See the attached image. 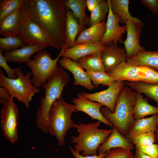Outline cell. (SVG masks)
Instances as JSON below:
<instances>
[{"mask_svg":"<svg viewBox=\"0 0 158 158\" xmlns=\"http://www.w3.org/2000/svg\"><path fill=\"white\" fill-rule=\"evenodd\" d=\"M65 2L66 7L72 11L73 16L78 20L80 33L89 24V18L86 13V0H65Z\"/></svg>","mask_w":158,"mask_h":158,"instance_id":"d4e9b609","label":"cell"},{"mask_svg":"<svg viewBox=\"0 0 158 158\" xmlns=\"http://www.w3.org/2000/svg\"><path fill=\"white\" fill-rule=\"evenodd\" d=\"M140 2L153 14L158 15V0H141Z\"/></svg>","mask_w":158,"mask_h":158,"instance_id":"74e56055","label":"cell"},{"mask_svg":"<svg viewBox=\"0 0 158 158\" xmlns=\"http://www.w3.org/2000/svg\"><path fill=\"white\" fill-rule=\"evenodd\" d=\"M136 101L133 109L135 120L150 115L158 114V108L150 104L142 94L136 92Z\"/></svg>","mask_w":158,"mask_h":158,"instance_id":"484cf974","label":"cell"},{"mask_svg":"<svg viewBox=\"0 0 158 158\" xmlns=\"http://www.w3.org/2000/svg\"><path fill=\"white\" fill-rule=\"evenodd\" d=\"M106 27V22L104 21L85 29L79 34L74 45L100 42L105 32Z\"/></svg>","mask_w":158,"mask_h":158,"instance_id":"44dd1931","label":"cell"},{"mask_svg":"<svg viewBox=\"0 0 158 158\" xmlns=\"http://www.w3.org/2000/svg\"><path fill=\"white\" fill-rule=\"evenodd\" d=\"M136 93L125 84L117 98L114 112H112L105 106L100 109L106 120L116 126L119 132L126 137L135 121L133 109L136 101Z\"/></svg>","mask_w":158,"mask_h":158,"instance_id":"7a4b0ae2","label":"cell"},{"mask_svg":"<svg viewBox=\"0 0 158 158\" xmlns=\"http://www.w3.org/2000/svg\"><path fill=\"white\" fill-rule=\"evenodd\" d=\"M106 153L103 158H133L134 156L131 150L122 147L111 149Z\"/></svg>","mask_w":158,"mask_h":158,"instance_id":"e575fe53","label":"cell"},{"mask_svg":"<svg viewBox=\"0 0 158 158\" xmlns=\"http://www.w3.org/2000/svg\"><path fill=\"white\" fill-rule=\"evenodd\" d=\"M155 142H158V124L154 132Z\"/></svg>","mask_w":158,"mask_h":158,"instance_id":"7bdbcfd3","label":"cell"},{"mask_svg":"<svg viewBox=\"0 0 158 158\" xmlns=\"http://www.w3.org/2000/svg\"><path fill=\"white\" fill-rule=\"evenodd\" d=\"M18 37L27 44L53 47L51 43L41 28L30 18L24 32Z\"/></svg>","mask_w":158,"mask_h":158,"instance_id":"2e32d148","label":"cell"},{"mask_svg":"<svg viewBox=\"0 0 158 158\" xmlns=\"http://www.w3.org/2000/svg\"><path fill=\"white\" fill-rule=\"evenodd\" d=\"M109 6L107 0H102L99 4L91 12L89 25L104 21L109 13Z\"/></svg>","mask_w":158,"mask_h":158,"instance_id":"f546056e","label":"cell"},{"mask_svg":"<svg viewBox=\"0 0 158 158\" xmlns=\"http://www.w3.org/2000/svg\"><path fill=\"white\" fill-rule=\"evenodd\" d=\"M72 102L75 106V111L84 112L93 120H97L106 126L113 128V125L106 120L100 111L101 108L103 106L101 104L87 99L79 93L78 94V97L73 99Z\"/></svg>","mask_w":158,"mask_h":158,"instance_id":"4fadbf2b","label":"cell"},{"mask_svg":"<svg viewBox=\"0 0 158 158\" xmlns=\"http://www.w3.org/2000/svg\"><path fill=\"white\" fill-rule=\"evenodd\" d=\"M85 72L95 88L98 87L99 84L102 85L103 86H108L116 82L106 72L88 70H86Z\"/></svg>","mask_w":158,"mask_h":158,"instance_id":"4dcf8cb0","label":"cell"},{"mask_svg":"<svg viewBox=\"0 0 158 158\" xmlns=\"http://www.w3.org/2000/svg\"><path fill=\"white\" fill-rule=\"evenodd\" d=\"M65 49L63 47L58 56L52 59L51 55L46 50L43 49L37 53L33 58L26 63L31 70V82L36 88H39L47 82L56 70L57 63Z\"/></svg>","mask_w":158,"mask_h":158,"instance_id":"52a82bcc","label":"cell"},{"mask_svg":"<svg viewBox=\"0 0 158 158\" xmlns=\"http://www.w3.org/2000/svg\"><path fill=\"white\" fill-rule=\"evenodd\" d=\"M102 1V0H86V4L87 8L89 11L91 12Z\"/></svg>","mask_w":158,"mask_h":158,"instance_id":"60d3db41","label":"cell"},{"mask_svg":"<svg viewBox=\"0 0 158 158\" xmlns=\"http://www.w3.org/2000/svg\"><path fill=\"white\" fill-rule=\"evenodd\" d=\"M125 25L127 37L123 43L127 59L145 50V49L140 44L142 27L129 20L127 21Z\"/></svg>","mask_w":158,"mask_h":158,"instance_id":"5bb4252c","label":"cell"},{"mask_svg":"<svg viewBox=\"0 0 158 158\" xmlns=\"http://www.w3.org/2000/svg\"><path fill=\"white\" fill-rule=\"evenodd\" d=\"M115 81L158 84V72L147 66L132 65L124 61L106 72Z\"/></svg>","mask_w":158,"mask_h":158,"instance_id":"ba28073f","label":"cell"},{"mask_svg":"<svg viewBox=\"0 0 158 158\" xmlns=\"http://www.w3.org/2000/svg\"><path fill=\"white\" fill-rule=\"evenodd\" d=\"M122 147L130 150L133 149L135 145L132 142L122 135L117 128L113 126L112 131L107 139L99 147V153L105 152L114 148Z\"/></svg>","mask_w":158,"mask_h":158,"instance_id":"ffe728a7","label":"cell"},{"mask_svg":"<svg viewBox=\"0 0 158 158\" xmlns=\"http://www.w3.org/2000/svg\"><path fill=\"white\" fill-rule=\"evenodd\" d=\"M125 85V83L123 81H116L108 86V88L104 90L92 93L83 91L80 94L85 99L100 103L113 112L117 98Z\"/></svg>","mask_w":158,"mask_h":158,"instance_id":"8fae6325","label":"cell"},{"mask_svg":"<svg viewBox=\"0 0 158 158\" xmlns=\"http://www.w3.org/2000/svg\"><path fill=\"white\" fill-rule=\"evenodd\" d=\"M113 12L117 15L120 20V23L125 24L129 20L141 27L143 23L141 20L132 16L129 10V1L128 0H109Z\"/></svg>","mask_w":158,"mask_h":158,"instance_id":"7402d4cb","label":"cell"},{"mask_svg":"<svg viewBox=\"0 0 158 158\" xmlns=\"http://www.w3.org/2000/svg\"><path fill=\"white\" fill-rule=\"evenodd\" d=\"M17 78L10 79L4 75L2 68L0 67V86L8 90L11 97L16 98L19 102L23 103L27 108H29L30 103L35 94L40 92V89L32 84L30 78L31 71L24 75L20 67L16 72Z\"/></svg>","mask_w":158,"mask_h":158,"instance_id":"8992f818","label":"cell"},{"mask_svg":"<svg viewBox=\"0 0 158 158\" xmlns=\"http://www.w3.org/2000/svg\"><path fill=\"white\" fill-rule=\"evenodd\" d=\"M67 9L66 41L63 46L65 49L71 48L74 45L77 36L80 32L78 20L73 16L72 11L67 8Z\"/></svg>","mask_w":158,"mask_h":158,"instance_id":"4316f807","label":"cell"},{"mask_svg":"<svg viewBox=\"0 0 158 158\" xmlns=\"http://www.w3.org/2000/svg\"><path fill=\"white\" fill-rule=\"evenodd\" d=\"M26 44L18 36H11L0 38V49L3 51L14 50Z\"/></svg>","mask_w":158,"mask_h":158,"instance_id":"1f68e13d","label":"cell"},{"mask_svg":"<svg viewBox=\"0 0 158 158\" xmlns=\"http://www.w3.org/2000/svg\"><path fill=\"white\" fill-rule=\"evenodd\" d=\"M46 47L39 45L26 44L19 49L4 51L3 55L7 63H26L33 54Z\"/></svg>","mask_w":158,"mask_h":158,"instance_id":"d6986e66","label":"cell"},{"mask_svg":"<svg viewBox=\"0 0 158 158\" xmlns=\"http://www.w3.org/2000/svg\"><path fill=\"white\" fill-rule=\"evenodd\" d=\"M23 5L30 19L47 37L52 48L61 49L66 41L65 0H24Z\"/></svg>","mask_w":158,"mask_h":158,"instance_id":"6da1fadb","label":"cell"},{"mask_svg":"<svg viewBox=\"0 0 158 158\" xmlns=\"http://www.w3.org/2000/svg\"><path fill=\"white\" fill-rule=\"evenodd\" d=\"M138 147L142 152L150 156L158 158V144L154 143L148 145Z\"/></svg>","mask_w":158,"mask_h":158,"instance_id":"8d00e7d4","label":"cell"},{"mask_svg":"<svg viewBox=\"0 0 158 158\" xmlns=\"http://www.w3.org/2000/svg\"><path fill=\"white\" fill-rule=\"evenodd\" d=\"M1 127L6 139L12 144L18 138V124L19 112L14 98H11L3 104L0 110Z\"/></svg>","mask_w":158,"mask_h":158,"instance_id":"9c48e42d","label":"cell"},{"mask_svg":"<svg viewBox=\"0 0 158 158\" xmlns=\"http://www.w3.org/2000/svg\"><path fill=\"white\" fill-rule=\"evenodd\" d=\"M158 124V114L152 115L146 118L135 120L126 137L130 140L140 134L148 132H154Z\"/></svg>","mask_w":158,"mask_h":158,"instance_id":"603a6c76","label":"cell"},{"mask_svg":"<svg viewBox=\"0 0 158 158\" xmlns=\"http://www.w3.org/2000/svg\"><path fill=\"white\" fill-rule=\"evenodd\" d=\"M126 61L133 65L150 67L158 72V51L145 50L127 59Z\"/></svg>","mask_w":158,"mask_h":158,"instance_id":"cb8c5ba5","label":"cell"},{"mask_svg":"<svg viewBox=\"0 0 158 158\" xmlns=\"http://www.w3.org/2000/svg\"><path fill=\"white\" fill-rule=\"evenodd\" d=\"M101 122L97 121L85 124H75L78 133V136H71V142L75 144L74 149L83 156L97 155L99 146L108 137L112 131L99 129Z\"/></svg>","mask_w":158,"mask_h":158,"instance_id":"277c9868","label":"cell"},{"mask_svg":"<svg viewBox=\"0 0 158 158\" xmlns=\"http://www.w3.org/2000/svg\"><path fill=\"white\" fill-rule=\"evenodd\" d=\"M106 47V46L100 42L76 44L71 48L65 49L62 53L61 57H67L77 61L78 59L90 54L102 51Z\"/></svg>","mask_w":158,"mask_h":158,"instance_id":"ac0fdd59","label":"cell"},{"mask_svg":"<svg viewBox=\"0 0 158 158\" xmlns=\"http://www.w3.org/2000/svg\"><path fill=\"white\" fill-rule=\"evenodd\" d=\"M125 84L137 92L144 94L153 100L158 108V84L144 82H127Z\"/></svg>","mask_w":158,"mask_h":158,"instance_id":"f1b7e54d","label":"cell"},{"mask_svg":"<svg viewBox=\"0 0 158 158\" xmlns=\"http://www.w3.org/2000/svg\"><path fill=\"white\" fill-rule=\"evenodd\" d=\"M71 152L75 158H103L106 155V152L103 153H99L96 155H89L83 156L80 154L79 152L76 151L70 145H69Z\"/></svg>","mask_w":158,"mask_h":158,"instance_id":"f35d334b","label":"cell"},{"mask_svg":"<svg viewBox=\"0 0 158 158\" xmlns=\"http://www.w3.org/2000/svg\"><path fill=\"white\" fill-rule=\"evenodd\" d=\"M24 0H1L0 21H1L23 4Z\"/></svg>","mask_w":158,"mask_h":158,"instance_id":"d6a6232c","label":"cell"},{"mask_svg":"<svg viewBox=\"0 0 158 158\" xmlns=\"http://www.w3.org/2000/svg\"><path fill=\"white\" fill-rule=\"evenodd\" d=\"M30 17L23 4L0 21V34L4 37L19 36L25 30Z\"/></svg>","mask_w":158,"mask_h":158,"instance_id":"30bf717a","label":"cell"},{"mask_svg":"<svg viewBox=\"0 0 158 158\" xmlns=\"http://www.w3.org/2000/svg\"><path fill=\"white\" fill-rule=\"evenodd\" d=\"M109 11L106 22V30L100 42L107 46L111 43L117 45L121 41L123 34L126 31V25L121 26L120 20L118 16L113 12L109 0Z\"/></svg>","mask_w":158,"mask_h":158,"instance_id":"7c38bea8","label":"cell"},{"mask_svg":"<svg viewBox=\"0 0 158 158\" xmlns=\"http://www.w3.org/2000/svg\"><path fill=\"white\" fill-rule=\"evenodd\" d=\"M75 105L66 102L61 97L56 99L52 104L48 118V132L57 139L59 146L65 143L66 135L76 123L72 119V115L75 112Z\"/></svg>","mask_w":158,"mask_h":158,"instance_id":"5b68a950","label":"cell"},{"mask_svg":"<svg viewBox=\"0 0 158 158\" xmlns=\"http://www.w3.org/2000/svg\"><path fill=\"white\" fill-rule=\"evenodd\" d=\"M135 154L133 158H154L142 152L138 147L135 146Z\"/></svg>","mask_w":158,"mask_h":158,"instance_id":"b9f144b4","label":"cell"},{"mask_svg":"<svg viewBox=\"0 0 158 158\" xmlns=\"http://www.w3.org/2000/svg\"><path fill=\"white\" fill-rule=\"evenodd\" d=\"M59 62L61 66L73 74L74 79V85H80L89 90L95 88L84 68L77 61L67 57H63L59 59Z\"/></svg>","mask_w":158,"mask_h":158,"instance_id":"9a60e30c","label":"cell"},{"mask_svg":"<svg viewBox=\"0 0 158 158\" xmlns=\"http://www.w3.org/2000/svg\"><path fill=\"white\" fill-rule=\"evenodd\" d=\"M3 51L0 50V67L3 68L7 75V77L10 79H15L17 78L16 72L18 67L13 69L7 64V62L3 55Z\"/></svg>","mask_w":158,"mask_h":158,"instance_id":"d590c367","label":"cell"},{"mask_svg":"<svg viewBox=\"0 0 158 158\" xmlns=\"http://www.w3.org/2000/svg\"><path fill=\"white\" fill-rule=\"evenodd\" d=\"M70 80L68 73L61 66L56 70L42 87L45 91V96L40 100L37 110L36 123L38 128L44 133H48L49 113L51 106L56 99H59L65 87Z\"/></svg>","mask_w":158,"mask_h":158,"instance_id":"3957f363","label":"cell"},{"mask_svg":"<svg viewBox=\"0 0 158 158\" xmlns=\"http://www.w3.org/2000/svg\"><path fill=\"white\" fill-rule=\"evenodd\" d=\"M102 52L90 54L78 59L77 61L86 70L106 72L102 58Z\"/></svg>","mask_w":158,"mask_h":158,"instance_id":"83f0119b","label":"cell"},{"mask_svg":"<svg viewBox=\"0 0 158 158\" xmlns=\"http://www.w3.org/2000/svg\"><path fill=\"white\" fill-rule=\"evenodd\" d=\"M102 55L106 72L115 68L122 62L126 61L127 59L125 48L112 43L106 46L102 52Z\"/></svg>","mask_w":158,"mask_h":158,"instance_id":"e0dca14e","label":"cell"},{"mask_svg":"<svg viewBox=\"0 0 158 158\" xmlns=\"http://www.w3.org/2000/svg\"><path fill=\"white\" fill-rule=\"evenodd\" d=\"M11 97L8 90L4 87H0V103L7 102Z\"/></svg>","mask_w":158,"mask_h":158,"instance_id":"ab89813d","label":"cell"},{"mask_svg":"<svg viewBox=\"0 0 158 158\" xmlns=\"http://www.w3.org/2000/svg\"><path fill=\"white\" fill-rule=\"evenodd\" d=\"M135 146H147L155 143L154 132H148L138 134L130 140Z\"/></svg>","mask_w":158,"mask_h":158,"instance_id":"836d02e7","label":"cell"}]
</instances>
